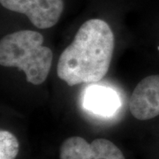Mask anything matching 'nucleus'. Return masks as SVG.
Masks as SVG:
<instances>
[{"mask_svg":"<svg viewBox=\"0 0 159 159\" xmlns=\"http://www.w3.org/2000/svg\"><path fill=\"white\" fill-rule=\"evenodd\" d=\"M43 34L34 30H20L6 34L0 41V65L16 67L26 74L27 81L41 85L51 71L53 53L43 45Z\"/></svg>","mask_w":159,"mask_h":159,"instance_id":"nucleus-2","label":"nucleus"},{"mask_svg":"<svg viewBox=\"0 0 159 159\" xmlns=\"http://www.w3.org/2000/svg\"><path fill=\"white\" fill-rule=\"evenodd\" d=\"M0 3L10 11L25 14L40 29L55 26L64 10L63 0H0Z\"/></svg>","mask_w":159,"mask_h":159,"instance_id":"nucleus-3","label":"nucleus"},{"mask_svg":"<svg viewBox=\"0 0 159 159\" xmlns=\"http://www.w3.org/2000/svg\"><path fill=\"white\" fill-rule=\"evenodd\" d=\"M129 108L139 120H148L159 116V74L142 79L134 89Z\"/></svg>","mask_w":159,"mask_h":159,"instance_id":"nucleus-5","label":"nucleus"},{"mask_svg":"<svg viewBox=\"0 0 159 159\" xmlns=\"http://www.w3.org/2000/svg\"><path fill=\"white\" fill-rule=\"evenodd\" d=\"M84 105L99 115H110L119 106V98L113 90L102 87H91L86 93Z\"/></svg>","mask_w":159,"mask_h":159,"instance_id":"nucleus-6","label":"nucleus"},{"mask_svg":"<svg viewBox=\"0 0 159 159\" xmlns=\"http://www.w3.org/2000/svg\"><path fill=\"white\" fill-rule=\"evenodd\" d=\"M115 45L107 23L91 19L83 23L57 62L59 79L69 86L100 81L107 74Z\"/></svg>","mask_w":159,"mask_h":159,"instance_id":"nucleus-1","label":"nucleus"},{"mask_svg":"<svg viewBox=\"0 0 159 159\" xmlns=\"http://www.w3.org/2000/svg\"><path fill=\"white\" fill-rule=\"evenodd\" d=\"M19 153V142L14 134L0 131V159H15Z\"/></svg>","mask_w":159,"mask_h":159,"instance_id":"nucleus-7","label":"nucleus"},{"mask_svg":"<svg viewBox=\"0 0 159 159\" xmlns=\"http://www.w3.org/2000/svg\"><path fill=\"white\" fill-rule=\"evenodd\" d=\"M60 159H125L113 142L99 138L89 143L84 138L73 136L65 140L59 149Z\"/></svg>","mask_w":159,"mask_h":159,"instance_id":"nucleus-4","label":"nucleus"}]
</instances>
